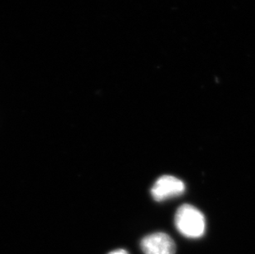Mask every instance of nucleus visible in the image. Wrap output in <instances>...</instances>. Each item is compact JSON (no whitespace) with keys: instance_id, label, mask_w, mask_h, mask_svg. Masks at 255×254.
<instances>
[{"instance_id":"1","label":"nucleus","mask_w":255,"mask_h":254,"mask_svg":"<svg viewBox=\"0 0 255 254\" xmlns=\"http://www.w3.org/2000/svg\"><path fill=\"white\" fill-rule=\"evenodd\" d=\"M176 229L188 239H199L206 231V219L195 206L183 204L177 210L174 217Z\"/></svg>"},{"instance_id":"3","label":"nucleus","mask_w":255,"mask_h":254,"mask_svg":"<svg viewBox=\"0 0 255 254\" xmlns=\"http://www.w3.org/2000/svg\"><path fill=\"white\" fill-rule=\"evenodd\" d=\"M144 254H175L176 245L173 239L165 233H153L140 241Z\"/></svg>"},{"instance_id":"2","label":"nucleus","mask_w":255,"mask_h":254,"mask_svg":"<svg viewBox=\"0 0 255 254\" xmlns=\"http://www.w3.org/2000/svg\"><path fill=\"white\" fill-rule=\"evenodd\" d=\"M185 184L182 180L172 175H163L152 186L151 196L156 202H163L177 197L185 191Z\"/></svg>"},{"instance_id":"4","label":"nucleus","mask_w":255,"mask_h":254,"mask_svg":"<svg viewBox=\"0 0 255 254\" xmlns=\"http://www.w3.org/2000/svg\"><path fill=\"white\" fill-rule=\"evenodd\" d=\"M109 254H129L125 250H114L113 252L109 253Z\"/></svg>"}]
</instances>
